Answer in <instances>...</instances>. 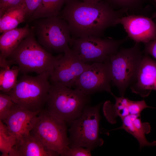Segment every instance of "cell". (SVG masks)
I'll return each instance as SVG.
<instances>
[{
  "instance_id": "obj_25",
  "label": "cell",
  "mask_w": 156,
  "mask_h": 156,
  "mask_svg": "<svg viewBox=\"0 0 156 156\" xmlns=\"http://www.w3.org/2000/svg\"><path fill=\"white\" fill-rule=\"evenodd\" d=\"M42 0H23L25 6L26 21L30 19L40 4Z\"/></svg>"
},
{
  "instance_id": "obj_22",
  "label": "cell",
  "mask_w": 156,
  "mask_h": 156,
  "mask_svg": "<svg viewBox=\"0 0 156 156\" xmlns=\"http://www.w3.org/2000/svg\"><path fill=\"white\" fill-rule=\"evenodd\" d=\"M20 70L18 66L10 68H1L0 71V90L7 94L16 85Z\"/></svg>"
},
{
  "instance_id": "obj_9",
  "label": "cell",
  "mask_w": 156,
  "mask_h": 156,
  "mask_svg": "<svg viewBox=\"0 0 156 156\" xmlns=\"http://www.w3.org/2000/svg\"><path fill=\"white\" fill-rule=\"evenodd\" d=\"M67 124L42 110L30 134L38 139L48 148L59 155L64 156L69 148Z\"/></svg>"
},
{
  "instance_id": "obj_24",
  "label": "cell",
  "mask_w": 156,
  "mask_h": 156,
  "mask_svg": "<svg viewBox=\"0 0 156 156\" xmlns=\"http://www.w3.org/2000/svg\"><path fill=\"white\" fill-rule=\"evenodd\" d=\"M15 103L10 96L5 93H0V120H5L12 110Z\"/></svg>"
},
{
  "instance_id": "obj_10",
  "label": "cell",
  "mask_w": 156,
  "mask_h": 156,
  "mask_svg": "<svg viewBox=\"0 0 156 156\" xmlns=\"http://www.w3.org/2000/svg\"><path fill=\"white\" fill-rule=\"evenodd\" d=\"M111 77L109 60L94 62L81 74L74 86L85 94L90 96L97 92L106 91L110 94Z\"/></svg>"
},
{
  "instance_id": "obj_3",
  "label": "cell",
  "mask_w": 156,
  "mask_h": 156,
  "mask_svg": "<svg viewBox=\"0 0 156 156\" xmlns=\"http://www.w3.org/2000/svg\"><path fill=\"white\" fill-rule=\"evenodd\" d=\"M50 81L45 109L52 116L70 125L81 115L90 102V96L60 82Z\"/></svg>"
},
{
  "instance_id": "obj_28",
  "label": "cell",
  "mask_w": 156,
  "mask_h": 156,
  "mask_svg": "<svg viewBox=\"0 0 156 156\" xmlns=\"http://www.w3.org/2000/svg\"><path fill=\"white\" fill-rule=\"evenodd\" d=\"M144 44L143 53L151 55L156 60V39Z\"/></svg>"
},
{
  "instance_id": "obj_5",
  "label": "cell",
  "mask_w": 156,
  "mask_h": 156,
  "mask_svg": "<svg viewBox=\"0 0 156 156\" xmlns=\"http://www.w3.org/2000/svg\"><path fill=\"white\" fill-rule=\"evenodd\" d=\"M102 103L94 106L86 105L81 115L70 125L68 130L69 148L83 147L91 151L102 146L103 140L99 137Z\"/></svg>"
},
{
  "instance_id": "obj_18",
  "label": "cell",
  "mask_w": 156,
  "mask_h": 156,
  "mask_svg": "<svg viewBox=\"0 0 156 156\" xmlns=\"http://www.w3.org/2000/svg\"><path fill=\"white\" fill-rule=\"evenodd\" d=\"M110 94L115 100V104L107 101L104 103L103 110V114L107 121L112 124L116 122V118L119 117L121 119L130 115V103L131 100L124 96L118 97L112 92Z\"/></svg>"
},
{
  "instance_id": "obj_19",
  "label": "cell",
  "mask_w": 156,
  "mask_h": 156,
  "mask_svg": "<svg viewBox=\"0 0 156 156\" xmlns=\"http://www.w3.org/2000/svg\"><path fill=\"white\" fill-rule=\"evenodd\" d=\"M26 10L23 3L6 11L0 17V32L14 29L26 21Z\"/></svg>"
},
{
  "instance_id": "obj_15",
  "label": "cell",
  "mask_w": 156,
  "mask_h": 156,
  "mask_svg": "<svg viewBox=\"0 0 156 156\" xmlns=\"http://www.w3.org/2000/svg\"><path fill=\"white\" fill-rule=\"evenodd\" d=\"M57 152L46 147L30 133L18 140L9 153V156H57Z\"/></svg>"
},
{
  "instance_id": "obj_8",
  "label": "cell",
  "mask_w": 156,
  "mask_h": 156,
  "mask_svg": "<svg viewBox=\"0 0 156 156\" xmlns=\"http://www.w3.org/2000/svg\"><path fill=\"white\" fill-rule=\"evenodd\" d=\"M129 39L127 36L119 40L88 36L72 38L69 45L72 53L82 62L103 63L109 61Z\"/></svg>"
},
{
  "instance_id": "obj_21",
  "label": "cell",
  "mask_w": 156,
  "mask_h": 156,
  "mask_svg": "<svg viewBox=\"0 0 156 156\" xmlns=\"http://www.w3.org/2000/svg\"><path fill=\"white\" fill-rule=\"evenodd\" d=\"M114 9L126 10L128 15H141L146 16L147 6L144 4L148 0H104Z\"/></svg>"
},
{
  "instance_id": "obj_13",
  "label": "cell",
  "mask_w": 156,
  "mask_h": 156,
  "mask_svg": "<svg viewBox=\"0 0 156 156\" xmlns=\"http://www.w3.org/2000/svg\"><path fill=\"white\" fill-rule=\"evenodd\" d=\"M40 112L31 111L15 103L9 115L2 122L6 125L10 133L16 138L17 142L30 133Z\"/></svg>"
},
{
  "instance_id": "obj_30",
  "label": "cell",
  "mask_w": 156,
  "mask_h": 156,
  "mask_svg": "<svg viewBox=\"0 0 156 156\" xmlns=\"http://www.w3.org/2000/svg\"><path fill=\"white\" fill-rule=\"evenodd\" d=\"M156 4V0H153ZM156 17V11L154 12L152 15L151 18H153Z\"/></svg>"
},
{
  "instance_id": "obj_12",
  "label": "cell",
  "mask_w": 156,
  "mask_h": 156,
  "mask_svg": "<svg viewBox=\"0 0 156 156\" xmlns=\"http://www.w3.org/2000/svg\"><path fill=\"white\" fill-rule=\"evenodd\" d=\"M146 16L132 14L124 16L117 21L122 25L127 36L136 43H144L156 39V23Z\"/></svg>"
},
{
  "instance_id": "obj_23",
  "label": "cell",
  "mask_w": 156,
  "mask_h": 156,
  "mask_svg": "<svg viewBox=\"0 0 156 156\" xmlns=\"http://www.w3.org/2000/svg\"><path fill=\"white\" fill-rule=\"evenodd\" d=\"M16 142V138L9 132L7 126L0 120V151L1 156H9V153Z\"/></svg>"
},
{
  "instance_id": "obj_6",
  "label": "cell",
  "mask_w": 156,
  "mask_h": 156,
  "mask_svg": "<svg viewBox=\"0 0 156 156\" xmlns=\"http://www.w3.org/2000/svg\"><path fill=\"white\" fill-rule=\"evenodd\" d=\"M31 27L37 41L47 51L64 53L70 50L72 38L67 22L59 16L34 20Z\"/></svg>"
},
{
  "instance_id": "obj_1",
  "label": "cell",
  "mask_w": 156,
  "mask_h": 156,
  "mask_svg": "<svg viewBox=\"0 0 156 156\" xmlns=\"http://www.w3.org/2000/svg\"><path fill=\"white\" fill-rule=\"evenodd\" d=\"M125 14L126 10H115L104 0L96 3L67 0L59 16L67 22L71 38H75L103 37L106 30L117 25V21Z\"/></svg>"
},
{
  "instance_id": "obj_11",
  "label": "cell",
  "mask_w": 156,
  "mask_h": 156,
  "mask_svg": "<svg viewBox=\"0 0 156 156\" xmlns=\"http://www.w3.org/2000/svg\"><path fill=\"white\" fill-rule=\"evenodd\" d=\"M90 64L81 61L70 50L64 53L57 62L50 81L60 82L71 88Z\"/></svg>"
},
{
  "instance_id": "obj_27",
  "label": "cell",
  "mask_w": 156,
  "mask_h": 156,
  "mask_svg": "<svg viewBox=\"0 0 156 156\" xmlns=\"http://www.w3.org/2000/svg\"><path fill=\"white\" fill-rule=\"evenodd\" d=\"M23 0H0V17L8 10L23 3Z\"/></svg>"
},
{
  "instance_id": "obj_4",
  "label": "cell",
  "mask_w": 156,
  "mask_h": 156,
  "mask_svg": "<svg viewBox=\"0 0 156 156\" xmlns=\"http://www.w3.org/2000/svg\"><path fill=\"white\" fill-rule=\"evenodd\" d=\"M50 75L48 72L35 76L23 74L14 88L6 94L22 107L32 112L41 111L48 99Z\"/></svg>"
},
{
  "instance_id": "obj_26",
  "label": "cell",
  "mask_w": 156,
  "mask_h": 156,
  "mask_svg": "<svg viewBox=\"0 0 156 156\" xmlns=\"http://www.w3.org/2000/svg\"><path fill=\"white\" fill-rule=\"evenodd\" d=\"M91 151L83 147L69 148L64 156H90Z\"/></svg>"
},
{
  "instance_id": "obj_16",
  "label": "cell",
  "mask_w": 156,
  "mask_h": 156,
  "mask_svg": "<svg viewBox=\"0 0 156 156\" xmlns=\"http://www.w3.org/2000/svg\"><path fill=\"white\" fill-rule=\"evenodd\" d=\"M121 119V126L116 129H124L132 135L138 141L140 149L156 145V141L150 142L146 139L145 135L150 132L151 127L149 123L142 122L141 115H130Z\"/></svg>"
},
{
  "instance_id": "obj_14",
  "label": "cell",
  "mask_w": 156,
  "mask_h": 156,
  "mask_svg": "<svg viewBox=\"0 0 156 156\" xmlns=\"http://www.w3.org/2000/svg\"><path fill=\"white\" fill-rule=\"evenodd\" d=\"M133 93L143 97L156 91V61L148 55H143L135 79L130 86Z\"/></svg>"
},
{
  "instance_id": "obj_29",
  "label": "cell",
  "mask_w": 156,
  "mask_h": 156,
  "mask_svg": "<svg viewBox=\"0 0 156 156\" xmlns=\"http://www.w3.org/2000/svg\"><path fill=\"white\" fill-rule=\"evenodd\" d=\"M104 0H82L84 2L89 3H96Z\"/></svg>"
},
{
  "instance_id": "obj_7",
  "label": "cell",
  "mask_w": 156,
  "mask_h": 156,
  "mask_svg": "<svg viewBox=\"0 0 156 156\" xmlns=\"http://www.w3.org/2000/svg\"><path fill=\"white\" fill-rule=\"evenodd\" d=\"M143 53L140 43L132 47L120 48L110 57L111 83L118 89L121 96H124L127 88L134 81Z\"/></svg>"
},
{
  "instance_id": "obj_17",
  "label": "cell",
  "mask_w": 156,
  "mask_h": 156,
  "mask_svg": "<svg viewBox=\"0 0 156 156\" xmlns=\"http://www.w3.org/2000/svg\"><path fill=\"white\" fill-rule=\"evenodd\" d=\"M28 24L2 33L0 36V58L7 59L21 41L29 33Z\"/></svg>"
},
{
  "instance_id": "obj_2",
  "label": "cell",
  "mask_w": 156,
  "mask_h": 156,
  "mask_svg": "<svg viewBox=\"0 0 156 156\" xmlns=\"http://www.w3.org/2000/svg\"><path fill=\"white\" fill-rule=\"evenodd\" d=\"M30 27L29 34L8 58L13 64L17 65L20 72L23 74L34 72L38 75L48 72L51 75L57 62L63 54L54 56L47 51L36 39Z\"/></svg>"
},
{
  "instance_id": "obj_20",
  "label": "cell",
  "mask_w": 156,
  "mask_h": 156,
  "mask_svg": "<svg viewBox=\"0 0 156 156\" xmlns=\"http://www.w3.org/2000/svg\"><path fill=\"white\" fill-rule=\"evenodd\" d=\"M67 0H42L37 9L27 21L59 16Z\"/></svg>"
}]
</instances>
